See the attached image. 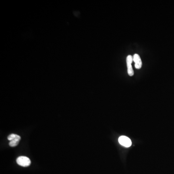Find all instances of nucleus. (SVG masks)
I'll return each mask as SVG.
<instances>
[{
	"mask_svg": "<svg viewBox=\"0 0 174 174\" xmlns=\"http://www.w3.org/2000/svg\"><path fill=\"white\" fill-rule=\"evenodd\" d=\"M133 56L132 55H129L126 58V63H127V66L128 74L129 76L132 77L134 75V72L132 66V63H133Z\"/></svg>",
	"mask_w": 174,
	"mask_h": 174,
	"instance_id": "nucleus-2",
	"label": "nucleus"
},
{
	"mask_svg": "<svg viewBox=\"0 0 174 174\" xmlns=\"http://www.w3.org/2000/svg\"><path fill=\"white\" fill-rule=\"evenodd\" d=\"M118 142L121 145L125 147H130L132 145V142L130 139L125 136H122L119 137L118 139Z\"/></svg>",
	"mask_w": 174,
	"mask_h": 174,
	"instance_id": "nucleus-3",
	"label": "nucleus"
},
{
	"mask_svg": "<svg viewBox=\"0 0 174 174\" xmlns=\"http://www.w3.org/2000/svg\"><path fill=\"white\" fill-rule=\"evenodd\" d=\"M7 139L10 141L14 139H18L20 140L21 137H20L19 135H16V134H11L10 135H8V137H7Z\"/></svg>",
	"mask_w": 174,
	"mask_h": 174,
	"instance_id": "nucleus-5",
	"label": "nucleus"
},
{
	"mask_svg": "<svg viewBox=\"0 0 174 174\" xmlns=\"http://www.w3.org/2000/svg\"><path fill=\"white\" fill-rule=\"evenodd\" d=\"M133 60L135 63V67L137 69H140L142 66V62L140 57L137 54H135L133 56Z\"/></svg>",
	"mask_w": 174,
	"mask_h": 174,
	"instance_id": "nucleus-4",
	"label": "nucleus"
},
{
	"mask_svg": "<svg viewBox=\"0 0 174 174\" xmlns=\"http://www.w3.org/2000/svg\"><path fill=\"white\" fill-rule=\"evenodd\" d=\"M19 141L20 140L18 139H14L10 141L9 143V146L10 147H14L17 146H18L19 143Z\"/></svg>",
	"mask_w": 174,
	"mask_h": 174,
	"instance_id": "nucleus-6",
	"label": "nucleus"
},
{
	"mask_svg": "<svg viewBox=\"0 0 174 174\" xmlns=\"http://www.w3.org/2000/svg\"><path fill=\"white\" fill-rule=\"evenodd\" d=\"M17 163L19 165L23 167H28L31 164V160L26 156H20L17 159Z\"/></svg>",
	"mask_w": 174,
	"mask_h": 174,
	"instance_id": "nucleus-1",
	"label": "nucleus"
}]
</instances>
